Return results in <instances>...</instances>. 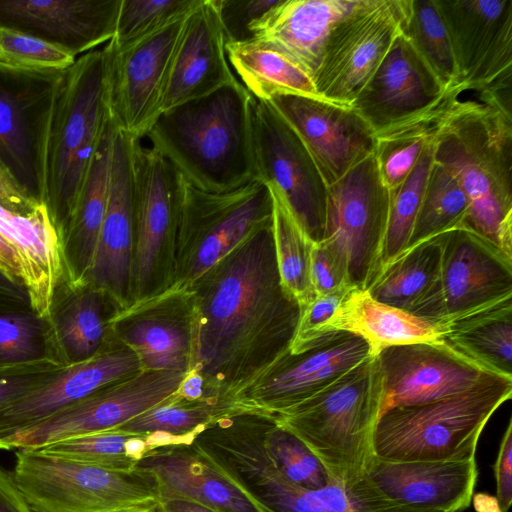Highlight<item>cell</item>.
Wrapping results in <instances>:
<instances>
[{"instance_id":"cell-16","label":"cell","mask_w":512,"mask_h":512,"mask_svg":"<svg viewBox=\"0 0 512 512\" xmlns=\"http://www.w3.org/2000/svg\"><path fill=\"white\" fill-rule=\"evenodd\" d=\"M446 25L458 84L512 94V0H435Z\"/></svg>"},{"instance_id":"cell-42","label":"cell","mask_w":512,"mask_h":512,"mask_svg":"<svg viewBox=\"0 0 512 512\" xmlns=\"http://www.w3.org/2000/svg\"><path fill=\"white\" fill-rule=\"evenodd\" d=\"M469 203L455 176L434 161L407 248L461 227Z\"/></svg>"},{"instance_id":"cell-19","label":"cell","mask_w":512,"mask_h":512,"mask_svg":"<svg viewBox=\"0 0 512 512\" xmlns=\"http://www.w3.org/2000/svg\"><path fill=\"white\" fill-rule=\"evenodd\" d=\"M512 298V258L476 232L443 233L438 319L443 326Z\"/></svg>"},{"instance_id":"cell-57","label":"cell","mask_w":512,"mask_h":512,"mask_svg":"<svg viewBox=\"0 0 512 512\" xmlns=\"http://www.w3.org/2000/svg\"><path fill=\"white\" fill-rule=\"evenodd\" d=\"M176 393L187 400L197 401L206 398L203 378L193 371H188Z\"/></svg>"},{"instance_id":"cell-53","label":"cell","mask_w":512,"mask_h":512,"mask_svg":"<svg viewBox=\"0 0 512 512\" xmlns=\"http://www.w3.org/2000/svg\"><path fill=\"white\" fill-rule=\"evenodd\" d=\"M40 204L27 195L0 162V206L14 213L29 214Z\"/></svg>"},{"instance_id":"cell-48","label":"cell","mask_w":512,"mask_h":512,"mask_svg":"<svg viewBox=\"0 0 512 512\" xmlns=\"http://www.w3.org/2000/svg\"><path fill=\"white\" fill-rule=\"evenodd\" d=\"M41 318L24 312L0 313V363L40 360Z\"/></svg>"},{"instance_id":"cell-52","label":"cell","mask_w":512,"mask_h":512,"mask_svg":"<svg viewBox=\"0 0 512 512\" xmlns=\"http://www.w3.org/2000/svg\"><path fill=\"white\" fill-rule=\"evenodd\" d=\"M496 499L502 512H508L512 503V419L502 436L494 464Z\"/></svg>"},{"instance_id":"cell-43","label":"cell","mask_w":512,"mask_h":512,"mask_svg":"<svg viewBox=\"0 0 512 512\" xmlns=\"http://www.w3.org/2000/svg\"><path fill=\"white\" fill-rule=\"evenodd\" d=\"M433 162L434 135L426 143L408 177L397 188L390 190L382 266L407 249Z\"/></svg>"},{"instance_id":"cell-54","label":"cell","mask_w":512,"mask_h":512,"mask_svg":"<svg viewBox=\"0 0 512 512\" xmlns=\"http://www.w3.org/2000/svg\"><path fill=\"white\" fill-rule=\"evenodd\" d=\"M50 372L38 370L0 375V408L36 386Z\"/></svg>"},{"instance_id":"cell-2","label":"cell","mask_w":512,"mask_h":512,"mask_svg":"<svg viewBox=\"0 0 512 512\" xmlns=\"http://www.w3.org/2000/svg\"><path fill=\"white\" fill-rule=\"evenodd\" d=\"M434 161L467 196L461 227L512 258V106L493 92L456 86L438 117Z\"/></svg>"},{"instance_id":"cell-58","label":"cell","mask_w":512,"mask_h":512,"mask_svg":"<svg viewBox=\"0 0 512 512\" xmlns=\"http://www.w3.org/2000/svg\"><path fill=\"white\" fill-rule=\"evenodd\" d=\"M158 499L165 512H217L204 504L185 498L158 497Z\"/></svg>"},{"instance_id":"cell-25","label":"cell","mask_w":512,"mask_h":512,"mask_svg":"<svg viewBox=\"0 0 512 512\" xmlns=\"http://www.w3.org/2000/svg\"><path fill=\"white\" fill-rule=\"evenodd\" d=\"M136 468L153 477L159 498H185L217 512H269L193 441L153 447Z\"/></svg>"},{"instance_id":"cell-17","label":"cell","mask_w":512,"mask_h":512,"mask_svg":"<svg viewBox=\"0 0 512 512\" xmlns=\"http://www.w3.org/2000/svg\"><path fill=\"white\" fill-rule=\"evenodd\" d=\"M373 355L371 345L360 335L345 330L326 331L289 352L237 401L270 415L282 414Z\"/></svg>"},{"instance_id":"cell-10","label":"cell","mask_w":512,"mask_h":512,"mask_svg":"<svg viewBox=\"0 0 512 512\" xmlns=\"http://www.w3.org/2000/svg\"><path fill=\"white\" fill-rule=\"evenodd\" d=\"M411 0H357L330 33L313 77L318 95L351 106L401 33Z\"/></svg>"},{"instance_id":"cell-59","label":"cell","mask_w":512,"mask_h":512,"mask_svg":"<svg viewBox=\"0 0 512 512\" xmlns=\"http://www.w3.org/2000/svg\"><path fill=\"white\" fill-rule=\"evenodd\" d=\"M110 512H165L158 497H150L121 506Z\"/></svg>"},{"instance_id":"cell-26","label":"cell","mask_w":512,"mask_h":512,"mask_svg":"<svg viewBox=\"0 0 512 512\" xmlns=\"http://www.w3.org/2000/svg\"><path fill=\"white\" fill-rule=\"evenodd\" d=\"M246 490L269 512H454L415 507L389 498L367 476L319 489L288 480L269 459L253 464L244 477Z\"/></svg>"},{"instance_id":"cell-47","label":"cell","mask_w":512,"mask_h":512,"mask_svg":"<svg viewBox=\"0 0 512 512\" xmlns=\"http://www.w3.org/2000/svg\"><path fill=\"white\" fill-rule=\"evenodd\" d=\"M68 52L35 37L0 28V65L23 70H66L76 61Z\"/></svg>"},{"instance_id":"cell-31","label":"cell","mask_w":512,"mask_h":512,"mask_svg":"<svg viewBox=\"0 0 512 512\" xmlns=\"http://www.w3.org/2000/svg\"><path fill=\"white\" fill-rule=\"evenodd\" d=\"M356 1L282 0L252 42L281 52L313 80L330 33Z\"/></svg>"},{"instance_id":"cell-21","label":"cell","mask_w":512,"mask_h":512,"mask_svg":"<svg viewBox=\"0 0 512 512\" xmlns=\"http://www.w3.org/2000/svg\"><path fill=\"white\" fill-rule=\"evenodd\" d=\"M134 139L116 129L107 209L85 285L106 293L119 311L133 302L135 243Z\"/></svg>"},{"instance_id":"cell-27","label":"cell","mask_w":512,"mask_h":512,"mask_svg":"<svg viewBox=\"0 0 512 512\" xmlns=\"http://www.w3.org/2000/svg\"><path fill=\"white\" fill-rule=\"evenodd\" d=\"M111 334L131 348L142 370L188 372L191 357L189 295H159L110 319Z\"/></svg>"},{"instance_id":"cell-15","label":"cell","mask_w":512,"mask_h":512,"mask_svg":"<svg viewBox=\"0 0 512 512\" xmlns=\"http://www.w3.org/2000/svg\"><path fill=\"white\" fill-rule=\"evenodd\" d=\"M187 372L141 370L22 430L0 450L38 449L69 438L114 430L173 395Z\"/></svg>"},{"instance_id":"cell-55","label":"cell","mask_w":512,"mask_h":512,"mask_svg":"<svg viewBox=\"0 0 512 512\" xmlns=\"http://www.w3.org/2000/svg\"><path fill=\"white\" fill-rule=\"evenodd\" d=\"M0 512H33L17 487L12 471L0 465Z\"/></svg>"},{"instance_id":"cell-45","label":"cell","mask_w":512,"mask_h":512,"mask_svg":"<svg viewBox=\"0 0 512 512\" xmlns=\"http://www.w3.org/2000/svg\"><path fill=\"white\" fill-rule=\"evenodd\" d=\"M435 131L416 124L397 125L375 134L374 154L384 184L397 188L411 173Z\"/></svg>"},{"instance_id":"cell-9","label":"cell","mask_w":512,"mask_h":512,"mask_svg":"<svg viewBox=\"0 0 512 512\" xmlns=\"http://www.w3.org/2000/svg\"><path fill=\"white\" fill-rule=\"evenodd\" d=\"M134 177L132 304L156 297L167 286L185 185L174 166L140 140L134 146Z\"/></svg>"},{"instance_id":"cell-49","label":"cell","mask_w":512,"mask_h":512,"mask_svg":"<svg viewBox=\"0 0 512 512\" xmlns=\"http://www.w3.org/2000/svg\"><path fill=\"white\" fill-rule=\"evenodd\" d=\"M282 0H212L225 43L252 42L268 15Z\"/></svg>"},{"instance_id":"cell-5","label":"cell","mask_w":512,"mask_h":512,"mask_svg":"<svg viewBox=\"0 0 512 512\" xmlns=\"http://www.w3.org/2000/svg\"><path fill=\"white\" fill-rule=\"evenodd\" d=\"M109 114L106 57L103 49H95L65 70L48 129L44 204L60 237L75 210Z\"/></svg>"},{"instance_id":"cell-23","label":"cell","mask_w":512,"mask_h":512,"mask_svg":"<svg viewBox=\"0 0 512 512\" xmlns=\"http://www.w3.org/2000/svg\"><path fill=\"white\" fill-rule=\"evenodd\" d=\"M448 89L402 30L351 107L376 134L420 117L435 107Z\"/></svg>"},{"instance_id":"cell-56","label":"cell","mask_w":512,"mask_h":512,"mask_svg":"<svg viewBox=\"0 0 512 512\" xmlns=\"http://www.w3.org/2000/svg\"><path fill=\"white\" fill-rule=\"evenodd\" d=\"M0 272L16 286L24 289V276L19 257L0 234ZM25 291V290H24Z\"/></svg>"},{"instance_id":"cell-30","label":"cell","mask_w":512,"mask_h":512,"mask_svg":"<svg viewBox=\"0 0 512 512\" xmlns=\"http://www.w3.org/2000/svg\"><path fill=\"white\" fill-rule=\"evenodd\" d=\"M0 234L16 251L24 276V290L38 317H50L56 286L63 273V245L47 206L29 214L0 206Z\"/></svg>"},{"instance_id":"cell-37","label":"cell","mask_w":512,"mask_h":512,"mask_svg":"<svg viewBox=\"0 0 512 512\" xmlns=\"http://www.w3.org/2000/svg\"><path fill=\"white\" fill-rule=\"evenodd\" d=\"M229 63L258 100L295 94L321 98L312 78L287 56L257 42L225 44Z\"/></svg>"},{"instance_id":"cell-18","label":"cell","mask_w":512,"mask_h":512,"mask_svg":"<svg viewBox=\"0 0 512 512\" xmlns=\"http://www.w3.org/2000/svg\"><path fill=\"white\" fill-rule=\"evenodd\" d=\"M374 357L382 383L381 414L393 407L451 397L505 378L486 371L442 341L388 346Z\"/></svg>"},{"instance_id":"cell-32","label":"cell","mask_w":512,"mask_h":512,"mask_svg":"<svg viewBox=\"0 0 512 512\" xmlns=\"http://www.w3.org/2000/svg\"><path fill=\"white\" fill-rule=\"evenodd\" d=\"M443 233L421 241L382 266L366 289L382 303L437 324Z\"/></svg>"},{"instance_id":"cell-3","label":"cell","mask_w":512,"mask_h":512,"mask_svg":"<svg viewBox=\"0 0 512 512\" xmlns=\"http://www.w3.org/2000/svg\"><path fill=\"white\" fill-rule=\"evenodd\" d=\"M254 97L236 80L160 114L146 137L189 185L210 193L257 179Z\"/></svg>"},{"instance_id":"cell-12","label":"cell","mask_w":512,"mask_h":512,"mask_svg":"<svg viewBox=\"0 0 512 512\" xmlns=\"http://www.w3.org/2000/svg\"><path fill=\"white\" fill-rule=\"evenodd\" d=\"M252 129L257 179L282 199L313 243L321 242L328 185L310 152L267 101L254 98Z\"/></svg>"},{"instance_id":"cell-11","label":"cell","mask_w":512,"mask_h":512,"mask_svg":"<svg viewBox=\"0 0 512 512\" xmlns=\"http://www.w3.org/2000/svg\"><path fill=\"white\" fill-rule=\"evenodd\" d=\"M389 205L374 153L328 186L323 240L345 256L353 288L366 290L382 267Z\"/></svg>"},{"instance_id":"cell-34","label":"cell","mask_w":512,"mask_h":512,"mask_svg":"<svg viewBox=\"0 0 512 512\" xmlns=\"http://www.w3.org/2000/svg\"><path fill=\"white\" fill-rule=\"evenodd\" d=\"M363 337L374 355L381 349L416 342H440L442 327L351 288L327 326Z\"/></svg>"},{"instance_id":"cell-61","label":"cell","mask_w":512,"mask_h":512,"mask_svg":"<svg viewBox=\"0 0 512 512\" xmlns=\"http://www.w3.org/2000/svg\"><path fill=\"white\" fill-rule=\"evenodd\" d=\"M24 289L12 283L4 274L0 272V296L12 299H23Z\"/></svg>"},{"instance_id":"cell-14","label":"cell","mask_w":512,"mask_h":512,"mask_svg":"<svg viewBox=\"0 0 512 512\" xmlns=\"http://www.w3.org/2000/svg\"><path fill=\"white\" fill-rule=\"evenodd\" d=\"M189 13V12H188ZM117 48H103L109 111L119 130L140 140L162 113L173 55L187 14Z\"/></svg>"},{"instance_id":"cell-50","label":"cell","mask_w":512,"mask_h":512,"mask_svg":"<svg viewBox=\"0 0 512 512\" xmlns=\"http://www.w3.org/2000/svg\"><path fill=\"white\" fill-rule=\"evenodd\" d=\"M311 280L317 295L353 288L349 282L345 256L325 240L313 245Z\"/></svg>"},{"instance_id":"cell-28","label":"cell","mask_w":512,"mask_h":512,"mask_svg":"<svg viewBox=\"0 0 512 512\" xmlns=\"http://www.w3.org/2000/svg\"><path fill=\"white\" fill-rule=\"evenodd\" d=\"M212 0H201L185 19L173 55L162 112L235 82Z\"/></svg>"},{"instance_id":"cell-40","label":"cell","mask_w":512,"mask_h":512,"mask_svg":"<svg viewBox=\"0 0 512 512\" xmlns=\"http://www.w3.org/2000/svg\"><path fill=\"white\" fill-rule=\"evenodd\" d=\"M150 449L143 435L108 430L55 442L37 450L117 472H131Z\"/></svg>"},{"instance_id":"cell-38","label":"cell","mask_w":512,"mask_h":512,"mask_svg":"<svg viewBox=\"0 0 512 512\" xmlns=\"http://www.w3.org/2000/svg\"><path fill=\"white\" fill-rule=\"evenodd\" d=\"M77 292L59 313L57 337L70 364L87 360L99 353L111 338L110 319L119 311L103 291L78 286Z\"/></svg>"},{"instance_id":"cell-4","label":"cell","mask_w":512,"mask_h":512,"mask_svg":"<svg viewBox=\"0 0 512 512\" xmlns=\"http://www.w3.org/2000/svg\"><path fill=\"white\" fill-rule=\"evenodd\" d=\"M381 407V375L373 355L316 395L273 416L310 449L333 481L347 483L365 476L375 458Z\"/></svg>"},{"instance_id":"cell-24","label":"cell","mask_w":512,"mask_h":512,"mask_svg":"<svg viewBox=\"0 0 512 512\" xmlns=\"http://www.w3.org/2000/svg\"><path fill=\"white\" fill-rule=\"evenodd\" d=\"M122 0H0V28L35 37L77 57L109 42Z\"/></svg>"},{"instance_id":"cell-1","label":"cell","mask_w":512,"mask_h":512,"mask_svg":"<svg viewBox=\"0 0 512 512\" xmlns=\"http://www.w3.org/2000/svg\"><path fill=\"white\" fill-rule=\"evenodd\" d=\"M191 357L207 399L236 400L289 352L302 314L282 284L272 219L188 291Z\"/></svg>"},{"instance_id":"cell-44","label":"cell","mask_w":512,"mask_h":512,"mask_svg":"<svg viewBox=\"0 0 512 512\" xmlns=\"http://www.w3.org/2000/svg\"><path fill=\"white\" fill-rule=\"evenodd\" d=\"M403 33L445 88L458 85L452 45L435 0H411Z\"/></svg>"},{"instance_id":"cell-20","label":"cell","mask_w":512,"mask_h":512,"mask_svg":"<svg viewBox=\"0 0 512 512\" xmlns=\"http://www.w3.org/2000/svg\"><path fill=\"white\" fill-rule=\"evenodd\" d=\"M142 370L136 353L112 334L93 357L50 374L0 408V446L14 435Z\"/></svg>"},{"instance_id":"cell-29","label":"cell","mask_w":512,"mask_h":512,"mask_svg":"<svg viewBox=\"0 0 512 512\" xmlns=\"http://www.w3.org/2000/svg\"><path fill=\"white\" fill-rule=\"evenodd\" d=\"M367 476L386 496L407 505L462 512L472 502L475 455L460 460L393 462L373 459Z\"/></svg>"},{"instance_id":"cell-6","label":"cell","mask_w":512,"mask_h":512,"mask_svg":"<svg viewBox=\"0 0 512 512\" xmlns=\"http://www.w3.org/2000/svg\"><path fill=\"white\" fill-rule=\"evenodd\" d=\"M511 396L512 379L499 378L451 397L390 408L376 424L374 454L393 462L473 456L485 425Z\"/></svg>"},{"instance_id":"cell-41","label":"cell","mask_w":512,"mask_h":512,"mask_svg":"<svg viewBox=\"0 0 512 512\" xmlns=\"http://www.w3.org/2000/svg\"><path fill=\"white\" fill-rule=\"evenodd\" d=\"M259 443L275 467L292 483L305 489H319L332 479L310 449L281 426L273 415H255Z\"/></svg>"},{"instance_id":"cell-51","label":"cell","mask_w":512,"mask_h":512,"mask_svg":"<svg viewBox=\"0 0 512 512\" xmlns=\"http://www.w3.org/2000/svg\"><path fill=\"white\" fill-rule=\"evenodd\" d=\"M350 289L317 295L312 302L302 309L290 352L300 349L311 340L326 332L328 324Z\"/></svg>"},{"instance_id":"cell-36","label":"cell","mask_w":512,"mask_h":512,"mask_svg":"<svg viewBox=\"0 0 512 512\" xmlns=\"http://www.w3.org/2000/svg\"><path fill=\"white\" fill-rule=\"evenodd\" d=\"M244 410L253 409L236 400L191 401L175 392L114 430L145 436L151 449L169 444L190 443L210 424Z\"/></svg>"},{"instance_id":"cell-39","label":"cell","mask_w":512,"mask_h":512,"mask_svg":"<svg viewBox=\"0 0 512 512\" xmlns=\"http://www.w3.org/2000/svg\"><path fill=\"white\" fill-rule=\"evenodd\" d=\"M270 191L273 198L274 247L280 278L282 284L304 308L317 296L311 280V255L314 243L302 230L282 199L271 189Z\"/></svg>"},{"instance_id":"cell-13","label":"cell","mask_w":512,"mask_h":512,"mask_svg":"<svg viewBox=\"0 0 512 512\" xmlns=\"http://www.w3.org/2000/svg\"><path fill=\"white\" fill-rule=\"evenodd\" d=\"M64 72L0 65V162L37 203L45 200L46 140Z\"/></svg>"},{"instance_id":"cell-33","label":"cell","mask_w":512,"mask_h":512,"mask_svg":"<svg viewBox=\"0 0 512 512\" xmlns=\"http://www.w3.org/2000/svg\"><path fill=\"white\" fill-rule=\"evenodd\" d=\"M117 125L109 114L89 163L73 215L61 239L68 248L69 271L76 287L85 285L105 217Z\"/></svg>"},{"instance_id":"cell-46","label":"cell","mask_w":512,"mask_h":512,"mask_svg":"<svg viewBox=\"0 0 512 512\" xmlns=\"http://www.w3.org/2000/svg\"><path fill=\"white\" fill-rule=\"evenodd\" d=\"M201 0H122L116 31L109 41L127 46L171 20L190 12Z\"/></svg>"},{"instance_id":"cell-35","label":"cell","mask_w":512,"mask_h":512,"mask_svg":"<svg viewBox=\"0 0 512 512\" xmlns=\"http://www.w3.org/2000/svg\"><path fill=\"white\" fill-rule=\"evenodd\" d=\"M441 341L486 371L512 379V298L443 325Z\"/></svg>"},{"instance_id":"cell-8","label":"cell","mask_w":512,"mask_h":512,"mask_svg":"<svg viewBox=\"0 0 512 512\" xmlns=\"http://www.w3.org/2000/svg\"><path fill=\"white\" fill-rule=\"evenodd\" d=\"M12 475L33 512H110L158 497L153 477L138 468L111 471L37 449H17Z\"/></svg>"},{"instance_id":"cell-60","label":"cell","mask_w":512,"mask_h":512,"mask_svg":"<svg viewBox=\"0 0 512 512\" xmlns=\"http://www.w3.org/2000/svg\"><path fill=\"white\" fill-rule=\"evenodd\" d=\"M473 503L477 512H502L496 497L485 493L473 495Z\"/></svg>"},{"instance_id":"cell-7","label":"cell","mask_w":512,"mask_h":512,"mask_svg":"<svg viewBox=\"0 0 512 512\" xmlns=\"http://www.w3.org/2000/svg\"><path fill=\"white\" fill-rule=\"evenodd\" d=\"M272 214V193L260 180L224 193L205 192L185 182L168 283L159 295L187 293Z\"/></svg>"},{"instance_id":"cell-22","label":"cell","mask_w":512,"mask_h":512,"mask_svg":"<svg viewBox=\"0 0 512 512\" xmlns=\"http://www.w3.org/2000/svg\"><path fill=\"white\" fill-rule=\"evenodd\" d=\"M267 102L300 137L328 186L375 151L373 130L351 106L295 94Z\"/></svg>"}]
</instances>
